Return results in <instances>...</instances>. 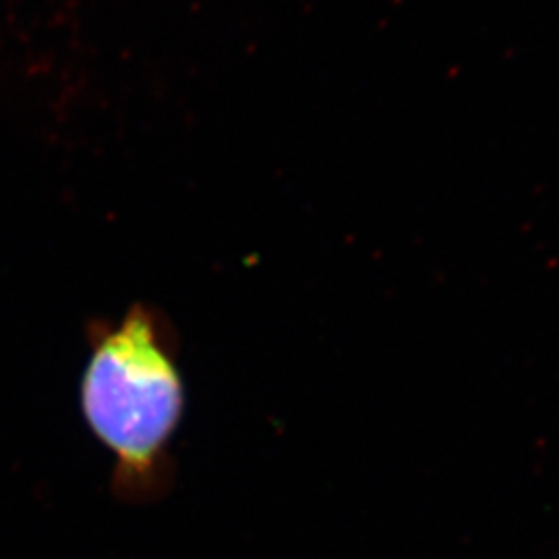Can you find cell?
I'll list each match as a JSON object with an SVG mask.
<instances>
[{
  "label": "cell",
  "mask_w": 559,
  "mask_h": 559,
  "mask_svg": "<svg viewBox=\"0 0 559 559\" xmlns=\"http://www.w3.org/2000/svg\"><path fill=\"white\" fill-rule=\"evenodd\" d=\"M80 402L92 436L115 459V491L158 498L173 480V441L185 415L179 342L158 307L138 302L119 321H94Z\"/></svg>",
  "instance_id": "cell-1"
}]
</instances>
